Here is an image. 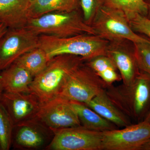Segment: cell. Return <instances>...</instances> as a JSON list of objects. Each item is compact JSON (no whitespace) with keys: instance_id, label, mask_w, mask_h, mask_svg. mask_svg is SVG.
<instances>
[{"instance_id":"6da1fadb","label":"cell","mask_w":150,"mask_h":150,"mask_svg":"<svg viewBox=\"0 0 150 150\" xmlns=\"http://www.w3.org/2000/svg\"><path fill=\"white\" fill-rule=\"evenodd\" d=\"M105 92L115 106L129 118L143 121L150 109V75L140 70L129 84L108 86Z\"/></svg>"},{"instance_id":"7a4b0ae2","label":"cell","mask_w":150,"mask_h":150,"mask_svg":"<svg viewBox=\"0 0 150 150\" xmlns=\"http://www.w3.org/2000/svg\"><path fill=\"white\" fill-rule=\"evenodd\" d=\"M86 62L80 56L61 55L50 59L46 68L33 78L30 86V92L41 103L59 95L67 76Z\"/></svg>"},{"instance_id":"3957f363","label":"cell","mask_w":150,"mask_h":150,"mask_svg":"<svg viewBox=\"0 0 150 150\" xmlns=\"http://www.w3.org/2000/svg\"><path fill=\"white\" fill-rule=\"evenodd\" d=\"M109 41L93 34H83L67 38L39 35V47L50 60L61 55L80 56L86 61L106 55Z\"/></svg>"},{"instance_id":"277c9868","label":"cell","mask_w":150,"mask_h":150,"mask_svg":"<svg viewBox=\"0 0 150 150\" xmlns=\"http://www.w3.org/2000/svg\"><path fill=\"white\" fill-rule=\"evenodd\" d=\"M25 27L38 35L67 38L83 35H96L93 28L86 23L79 10L54 12L30 18Z\"/></svg>"},{"instance_id":"5b68a950","label":"cell","mask_w":150,"mask_h":150,"mask_svg":"<svg viewBox=\"0 0 150 150\" xmlns=\"http://www.w3.org/2000/svg\"><path fill=\"white\" fill-rule=\"evenodd\" d=\"M107 87L85 62L67 76L59 96L86 104Z\"/></svg>"},{"instance_id":"8992f818","label":"cell","mask_w":150,"mask_h":150,"mask_svg":"<svg viewBox=\"0 0 150 150\" xmlns=\"http://www.w3.org/2000/svg\"><path fill=\"white\" fill-rule=\"evenodd\" d=\"M96 35L109 42L128 40L133 43L150 42L131 28L129 20L122 11L103 5L91 25Z\"/></svg>"},{"instance_id":"52a82bcc","label":"cell","mask_w":150,"mask_h":150,"mask_svg":"<svg viewBox=\"0 0 150 150\" xmlns=\"http://www.w3.org/2000/svg\"><path fill=\"white\" fill-rule=\"evenodd\" d=\"M39 47V35L25 27L8 28L0 38V72L23 55Z\"/></svg>"},{"instance_id":"ba28073f","label":"cell","mask_w":150,"mask_h":150,"mask_svg":"<svg viewBox=\"0 0 150 150\" xmlns=\"http://www.w3.org/2000/svg\"><path fill=\"white\" fill-rule=\"evenodd\" d=\"M102 150H141L150 139V124L144 121L123 129L101 132Z\"/></svg>"},{"instance_id":"9c48e42d","label":"cell","mask_w":150,"mask_h":150,"mask_svg":"<svg viewBox=\"0 0 150 150\" xmlns=\"http://www.w3.org/2000/svg\"><path fill=\"white\" fill-rule=\"evenodd\" d=\"M50 150H102L101 132L82 126L54 130Z\"/></svg>"},{"instance_id":"30bf717a","label":"cell","mask_w":150,"mask_h":150,"mask_svg":"<svg viewBox=\"0 0 150 150\" xmlns=\"http://www.w3.org/2000/svg\"><path fill=\"white\" fill-rule=\"evenodd\" d=\"M35 117L53 131L81 126L70 100L60 96L41 103Z\"/></svg>"},{"instance_id":"8fae6325","label":"cell","mask_w":150,"mask_h":150,"mask_svg":"<svg viewBox=\"0 0 150 150\" xmlns=\"http://www.w3.org/2000/svg\"><path fill=\"white\" fill-rule=\"evenodd\" d=\"M54 135L53 130L35 117L14 126L12 145L22 149H46Z\"/></svg>"},{"instance_id":"7c38bea8","label":"cell","mask_w":150,"mask_h":150,"mask_svg":"<svg viewBox=\"0 0 150 150\" xmlns=\"http://www.w3.org/2000/svg\"><path fill=\"white\" fill-rule=\"evenodd\" d=\"M106 55L112 59L123 84H129L140 73L135 54L134 43L128 40L109 42Z\"/></svg>"},{"instance_id":"4fadbf2b","label":"cell","mask_w":150,"mask_h":150,"mask_svg":"<svg viewBox=\"0 0 150 150\" xmlns=\"http://www.w3.org/2000/svg\"><path fill=\"white\" fill-rule=\"evenodd\" d=\"M1 103L10 116L14 126L35 118L41 105L37 97L30 92H4Z\"/></svg>"},{"instance_id":"5bb4252c","label":"cell","mask_w":150,"mask_h":150,"mask_svg":"<svg viewBox=\"0 0 150 150\" xmlns=\"http://www.w3.org/2000/svg\"><path fill=\"white\" fill-rule=\"evenodd\" d=\"M30 4V0H0V23L10 29L25 27Z\"/></svg>"},{"instance_id":"9a60e30c","label":"cell","mask_w":150,"mask_h":150,"mask_svg":"<svg viewBox=\"0 0 150 150\" xmlns=\"http://www.w3.org/2000/svg\"><path fill=\"white\" fill-rule=\"evenodd\" d=\"M85 104L117 127L123 128L131 124L130 118L109 99L105 92V90Z\"/></svg>"},{"instance_id":"2e32d148","label":"cell","mask_w":150,"mask_h":150,"mask_svg":"<svg viewBox=\"0 0 150 150\" xmlns=\"http://www.w3.org/2000/svg\"><path fill=\"white\" fill-rule=\"evenodd\" d=\"M33 79L28 71L15 63L0 72L1 82L7 92H30Z\"/></svg>"},{"instance_id":"e0dca14e","label":"cell","mask_w":150,"mask_h":150,"mask_svg":"<svg viewBox=\"0 0 150 150\" xmlns=\"http://www.w3.org/2000/svg\"><path fill=\"white\" fill-rule=\"evenodd\" d=\"M70 101L77 114L81 126L90 130L100 132L117 129V126L113 123L105 119L84 103Z\"/></svg>"},{"instance_id":"ac0fdd59","label":"cell","mask_w":150,"mask_h":150,"mask_svg":"<svg viewBox=\"0 0 150 150\" xmlns=\"http://www.w3.org/2000/svg\"><path fill=\"white\" fill-rule=\"evenodd\" d=\"M80 0H30V17L34 18L54 12L78 10Z\"/></svg>"},{"instance_id":"d6986e66","label":"cell","mask_w":150,"mask_h":150,"mask_svg":"<svg viewBox=\"0 0 150 150\" xmlns=\"http://www.w3.org/2000/svg\"><path fill=\"white\" fill-rule=\"evenodd\" d=\"M86 63L108 86L122 80L115 64L107 55L96 56Z\"/></svg>"},{"instance_id":"ffe728a7","label":"cell","mask_w":150,"mask_h":150,"mask_svg":"<svg viewBox=\"0 0 150 150\" xmlns=\"http://www.w3.org/2000/svg\"><path fill=\"white\" fill-rule=\"evenodd\" d=\"M49 61L45 51L38 47L25 53L14 63L26 70L34 78L45 69Z\"/></svg>"},{"instance_id":"44dd1931","label":"cell","mask_w":150,"mask_h":150,"mask_svg":"<svg viewBox=\"0 0 150 150\" xmlns=\"http://www.w3.org/2000/svg\"><path fill=\"white\" fill-rule=\"evenodd\" d=\"M104 5L122 11L129 21L137 15L147 16L148 4L144 0H104Z\"/></svg>"},{"instance_id":"7402d4cb","label":"cell","mask_w":150,"mask_h":150,"mask_svg":"<svg viewBox=\"0 0 150 150\" xmlns=\"http://www.w3.org/2000/svg\"><path fill=\"white\" fill-rule=\"evenodd\" d=\"M14 127L10 116L0 102V150H8L12 146Z\"/></svg>"},{"instance_id":"603a6c76","label":"cell","mask_w":150,"mask_h":150,"mask_svg":"<svg viewBox=\"0 0 150 150\" xmlns=\"http://www.w3.org/2000/svg\"><path fill=\"white\" fill-rule=\"evenodd\" d=\"M136 60L140 70L150 75V41L134 43Z\"/></svg>"},{"instance_id":"cb8c5ba5","label":"cell","mask_w":150,"mask_h":150,"mask_svg":"<svg viewBox=\"0 0 150 150\" xmlns=\"http://www.w3.org/2000/svg\"><path fill=\"white\" fill-rule=\"evenodd\" d=\"M104 5V0H80V7L86 23L91 26L96 16Z\"/></svg>"},{"instance_id":"d4e9b609","label":"cell","mask_w":150,"mask_h":150,"mask_svg":"<svg viewBox=\"0 0 150 150\" xmlns=\"http://www.w3.org/2000/svg\"><path fill=\"white\" fill-rule=\"evenodd\" d=\"M129 22L134 32L144 34L150 38V19L147 17L137 15Z\"/></svg>"},{"instance_id":"484cf974","label":"cell","mask_w":150,"mask_h":150,"mask_svg":"<svg viewBox=\"0 0 150 150\" xmlns=\"http://www.w3.org/2000/svg\"><path fill=\"white\" fill-rule=\"evenodd\" d=\"M8 29V28L4 24L0 23V38L4 35Z\"/></svg>"},{"instance_id":"4316f807","label":"cell","mask_w":150,"mask_h":150,"mask_svg":"<svg viewBox=\"0 0 150 150\" xmlns=\"http://www.w3.org/2000/svg\"><path fill=\"white\" fill-rule=\"evenodd\" d=\"M141 150H150V139L142 147Z\"/></svg>"},{"instance_id":"83f0119b","label":"cell","mask_w":150,"mask_h":150,"mask_svg":"<svg viewBox=\"0 0 150 150\" xmlns=\"http://www.w3.org/2000/svg\"><path fill=\"white\" fill-rule=\"evenodd\" d=\"M4 92V90L2 84L1 82V80H0V102H1V100Z\"/></svg>"},{"instance_id":"f1b7e54d","label":"cell","mask_w":150,"mask_h":150,"mask_svg":"<svg viewBox=\"0 0 150 150\" xmlns=\"http://www.w3.org/2000/svg\"><path fill=\"white\" fill-rule=\"evenodd\" d=\"M144 120L150 124V109Z\"/></svg>"},{"instance_id":"f546056e","label":"cell","mask_w":150,"mask_h":150,"mask_svg":"<svg viewBox=\"0 0 150 150\" xmlns=\"http://www.w3.org/2000/svg\"><path fill=\"white\" fill-rule=\"evenodd\" d=\"M147 4L148 6V12L147 16V17L150 19V0H149V1L147 3Z\"/></svg>"}]
</instances>
